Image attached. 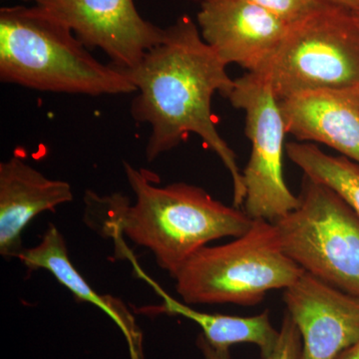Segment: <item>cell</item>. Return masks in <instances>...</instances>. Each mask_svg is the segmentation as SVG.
I'll return each instance as SVG.
<instances>
[{
	"label": "cell",
	"instance_id": "obj_20",
	"mask_svg": "<svg viewBox=\"0 0 359 359\" xmlns=\"http://www.w3.org/2000/svg\"><path fill=\"white\" fill-rule=\"evenodd\" d=\"M337 359H359V341L342 351Z\"/></svg>",
	"mask_w": 359,
	"mask_h": 359
},
{
	"label": "cell",
	"instance_id": "obj_3",
	"mask_svg": "<svg viewBox=\"0 0 359 359\" xmlns=\"http://www.w3.org/2000/svg\"><path fill=\"white\" fill-rule=\"evenodd\" d=\"M0 80L72 95L136 92L124 71L99 62L69 27L34 4L0 9Z\"/></svg>",
	"mask_w": 359,
	"mask_h": 359
},
{
	"label": "cell",
	"instance_id": "obj_5",
	"mask_svg": "<svg viewBox=\"0 0 359 359\" xmlns=\"http://www.w3.org/2000/svg\"><path fill=\"white\" fill-rule=\"evenodd\" d=\"M278 101L309 92L359 90V23L353 11L323 4L290 25L264 69Z\"/></svg>",
	"mask_w": 359,
	"mask_h": 359
},
{
	"label": "cell",
	"instance_id": "obj_19",
	"mask_svg": "<svg viewBox=\"0 0 359 359\" xmlns=\"http://www.w3.org/2000/svg\"><path fill=\"white\" fill-rule=\"evenodd\" d=\"M316 1L323 4L344 7L353 13L359 11V0H316Z\"/></svg>",
	"mask_w": 359,
	"mask_h": 359
},
{
	"label": "cell",
	"instance_id": "obj_21",
	"mask_svg": "<svg viewBox=\"0 0 359 359\" xmlns=\"http://www.w3.org/2000/svg\"><path fill=\"white\" fill-rule=\"evenodd\" d=\"M354 14H355L356 20H358L359 23V11H358V13H354Z\"/></svg>",
	"mask_w": 359,
	"mask_h": 359
},
{
	"label": "cell",
	"instance_id": "obj_12",
	"mask_svg": "<svg viewBox=\"0 0 359 359\" xmlns=\"http://www.w3.org/2000/svg\"><path fill=\"white\" fill-rule=\"evenodd\" d=\"M72 200L69 183L47 178L22 158L13 156L0 163V255L20 257L28 224Z\"/></svg>",
	"mask_w": 359,
	"mask_h": 359
},
{
	"label": "cell",
	"instance_id": "obj_9",
	"mask_svg": "<svg viewBox=\"0 0 359 359\" xmlns=\"http://www.w3.org/2000/svg\"><path fill=\"white\" fill-rule=\"evenodd\" d=\"M203 39L226 66L262 73L290 27L273 13L243 0H204L197 15Z\"/></svg>",
	"mask_w": 359,
	"mask_h": 359
},
{
	"label": "cell",
	"instance_id": "obj_13",
	"mask_svg": "<svg viewBox=\"0 0 359 359\" xmlns=\"http://www.w3.org/2000/svg\"><path fill=\"white\" fill-rule=\"evenodd\" d=\"M18 259L29 271L36 269L49 271L77 299L100 309L124 334L131 359H144L143 337L133 314L117 297L99 294L90 287L71 263L65 238L53 224H48L41 242L32 249L23 250Z\"/></svg>",
	"mask_w": 359,
	"mask_h": 359
},
{
	"label": "cell",
	"instance_id": "obj_14",
	"mask_svg": "<svg viewBox=\"0 0 359 359\" xmlns=\"http://www.w3.org/2000/svg\"><path fill=\"white\" fill-rule=\"evenodd\" d=\"M124 257L133 264L134 271L139 278L149 283L163 299V313L184 316L197 323L202 328L203 337L212 346L230 349L231 346L237 344H256L261 351L262 358H266L275 349L280 330H276L271 325L269 311L245 318L196 311L189 304H182L165 292L141 269L130 250L125 252Z\"/></svg>",
	"mask_w": 359,
	"mask_h": 359
},
{
	"label": "cell",
	"instance_id": "obj_6",
	"mask_svg": "<svg viewBox=\"0 0 359 359\" xmlns=\"http://www.w3.org/2000/svg\"><path fill=\"white\" fill-rule=\"evenodd\" d=\"M273 224L302 271L359 297V216L334 191L304 176L299 205Z\"/></svg>",
	"mask_w": 359,
	"mask_h": 359
},
{
	"label": "cell",
	"instance_id": "obj_17",
	"mask_svg": "<svg viewBox=\"0 0 359 359\" xmlns=\"http://www.w3.org/2000/svg\"><path fill=\"white\" fill-rule=\"evenodd\" d=\"M275 349L262 359H301L302 339L301 332L290 313L285 311Z\"/></svg>",
	"mask_w": 359,
	"mask_h": 359
},
{
	"label": "cell",
	"instance_id": "obj_4",
	"mask_svg": "<svg viewBox=\"0 0 359 359\" xmlns=\"http://www.w3.org/2000/svg\"><path fill=\"white\" fill-rule=\"evenodd\" d=\"M302 273L283 252L275 224L255 219L245 235L196 252L173 278L189 306H247L263 301L269 290L287 289Z\"/></svg>",
	"mask_w": 359,
	"mask_h": 359
},
{
	"label": "cell",
	"instance_id": "obj_15",
	"mask_svg": "<svg viewBox=\"0 0 359 359\" xmlns=\"http://www.w3.org/2000/svg\"><path fill=\"white\" fill-rule=\"evenodd\" d=\"M290 160L304 176L328 187L359 216V164L344 156H330L314 144L290 142L285 145Z\"/></svg>",
	"mask_w": 359,
	"mask_h": 359
},
{
	"label": "cell",
	"instance_id": "obj_2",
	"mask_svg": "<svg viewBox=\"0 0 359 359\" xmlns=\"http://www.w3.org/2000/svg\"><path fill=\"white\" fill-rule=\"evenodd\" d=\"M135 195H85L86 217L101 223V231L115 242L128 238L152 252L156 263L172 278L191 257L212 241L245 235L255 219L240 208L215 200L204 189L186 183L160 187L150 172L124 162Z\"/></svg>",
	"mask_w": 359,
	"mask_h": 359
},
{
	"label": "cell",
	"instance_id": "obj_7",
	"mask_svg": "<svg viewBox=\"0 0 359 359\" xmlns=\"http://www.w3.org/2000/svg\"><path fill=\"white\" fill-rule=\"evenodd\" d=\"M226 98L233 107L245 111V136L252 144L243 173L244 211L252 219L275 223L299 205V197L290 192L283 177L287 132L280 102L264 73L247 72L237 78Z\"/></svg>",
	"mask_w": 359,
	"mask_h": 359
},
{
	"label": "cell",
	"instance_id": "obj_1",
	"mask_svg": "<svg viewBox=\"0 0 359 359\" xmlns=\"http://www.w3.org/2000/svg\"><path fill=\"white\" fill-rule=\"evenodd\" d=\"M203 39L197 23L184 15L165 28L164 37L131 69L123 70L136 87L131 104L135 121L150 125L149 162L196 134L221 159L233 181V207L245 199L244 177L233 149L222 138L212 112L215 94H230L235 80Z\"/></svg>",
	"mask_w": 359,
	"mask_h": 359
},
{
	"label": "cell",
	"instance_id": "obj_11",
	"mask_svg": "<svg viewBox=\"0 0 359 359\" xmlns=\"http://www.w3.org/2000/svg\"><path fill=\"white\" fill-rule=\"evenodd\" d=\"M278 102L287 134L325 144L359 164V90L309 92Z\"/></svg>",
	"mask_w": 359,
	"mask_h": 359
},
{
	"label": "cell",
	"instance_id": "obj_8",
	"mask_svg": "<svg viewBox=\"0 0 359 359\" xmlns=\"http://www.w3.org/2000/svg\"><path fill=\"white\" fill-rule=\"evenodd\" d=\"M69 27L87 47L105 52L112 65L131 69L164 37L142 18L134 0H27Z\"/></svg>",
	"mask_w": 359,
	"mask_h": 359
},
{
	"label": "cell",
	"instance_id": "obj_18",
	"mask_svg": "<svg viewBox=\"0 0 359 359\" xmlns=\"http://www.w3.org/2000/svg\"><path fill=\"white\" fill-rule=\"evenodd\" d=\"M198 346L205 359H230V349H219L212 346L203 335L198 339Z\"/></svg>",
	"mask_w": 359,
	"mask_h": 359
},
{
	"label": "cell",
	"instance_id": "obj_16",
	"mask_svg": "<svg viewBox=\"0 0 359 359\" xmlns=\"http://www.w3.org/2000/svg\"><path fill=\"white\" fill-rule=\"evenodd\" d=\"M243 1L261 7L289 25H294L297 21L304 20L323 4L316 0H243Z\"/></svg>",
	"mask_w": 359,
	"mask_h": 359
},
{
	"label": "cell",
	"instance_id": "obj_10",
	"mask_svg": "<svg viewBox=\"0 0 359 359\" xmlns=\"http://www.w3.org/2000/svg\"><path fill=\"white\" fill-rule=\"evenodd\" d=\"M301 332V359H337L359 341V297L304 273L283 294Z\"/></svg>",
	"mask_w": 359,
	"mask_h": 359
}]
</instances>
